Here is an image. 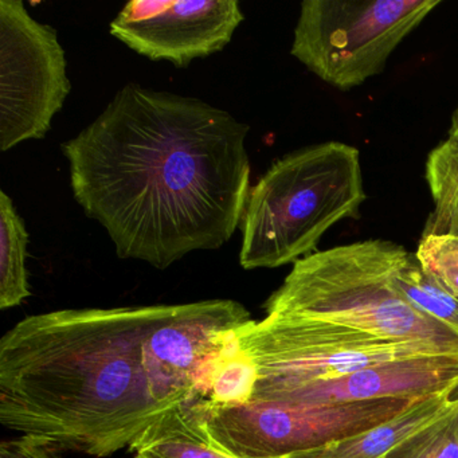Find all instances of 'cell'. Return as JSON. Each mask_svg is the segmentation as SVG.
Here are the masks:
<instances>
[{"label":"cell","mask_w":458,"mask_h":458,"mask_svg":"<svg viewBox=\"0 0 458 458\" xmlns=\"http://www.w3.org/2000/svg\"><path fill=\"white\" fill-rule=\"evenodd\" d=\"M238 348L253 361L250 401L366 367L425 356L458 355L423 340L393 339L318 318L267 315L234 332Z\"/></svg>","instance_id":"obj_5"},{"label":"cell","mask_w":458,"mask_h":458,"mask_svg":"<svg viewBox=\"0 0 458 458\" xmlns=\"http://www.w3.org/2000/svg\"><path fill=\"white\" fill-rule=\"evenodd\" d=\"M0 458H61L55 447L30 437L4 441L0 446Z\"/></svg>","instance_id":"obj_18"},{"label":"cell","mask_w":458,"mask_h":458,"mask_svg":"<svg viewBox=\"0 0 458 458\" xmlns=\"http://www.w3.org/2000/svg\"><path fill=\"white\" fill-rule=\"evenodd\" d=\"M393 284L415 310L458 332L457 297L423 269L415 253L401 245L394 259Z\"/></svg>","instance_id":"obj_14"},{"label":"cell","mask_w":458,"mask_h":458,"mask_svg":"<svg viewBox=\"0 0 458 458\" xmlns=\"http://www.w3.org/2000/svg\"><path fill=\"white\" fill-rule=\"evenodd\" d=\"M29 233L15 210L12 198L0 191V310L22 304L31 292L29 288Z\"/></svg>","instance_id":"obj_13"},{"label":"cell","mask_w":458,"mask_h":458,"mask_svg":"<svg viewBox=\"0 0 458 458\" xmlns=\"http://www.w3.org/2000/svg\"><path fill=\"white\" fill-rule=\"evenodd\" d=\"M243 21L237 0H132L111 34L143 57L186 68L224 50Z\"/></svg>","instance_id":"obj_9"},{"label":"cell","mask_w":458,"mask_h":458,"mask_svg":"<svg viewBox=\"0 0 458 458\" xmlns=\"http://www.w3.org/2000/svg\"><path fill=\"white\" fill-rule=\"evenodd\" d=\"M415 256L423 269L458 299V238L426 235L420 238Z\"/></svg>","instance_id":"obj_17"},{"label":"cell","mask_w":458,"mask_h":458,"mask_svg":"<svg viewBox=\"0 0 458 458\" xmlns=\"http://www.w3.org/2000/svg\"><path fill=\"white\" fill-rule=\"evenodd\" d=\"M131 450L133 458H238L210 438L190 399L168 410Z\"/></svg>","instance_id":"obj_12"},{"label":"cell","mask_w":458,"mask_h":458,"mask_svg":"<svg viewBox=\"0 0 458 458\" xmlns=\"http://www.w3.org/2000/svg\"><path fill=\"white\" fill-rule=\"evenodd\" d=\"M457 406L458 390L433 394L375 428L284 458H383L399 444L433 425Z\"/></svg>","instance_id":"obj_11"},{"label":"cell","mask_w":458,"mask_h":458,"mask_svg":"<svg viewBox=\"0 0 458 458\" xmlns=\"http://www.w3.org/2000/svg\"><path fill=\"white\" fill-rule=\"evenodd\" d=\"M168 305L29 316L0 340V423L55 450L109 457L183 403L152 360Z\"/></svg>","instance_id":"obj_2"},{"label":"cell","mask_w":458,"mask_h":458,"mask_svg":"<svg viewBox=\"0 0 458 458\" xmlns=\"http://www.w3.org/2000/svg\"><path fill=\"white\" fill-rule=\"evenodd\" d=\"M447 390H458V355L388 361L334 379L297 386L264 402H366L425 398Z\"/></svg>","instance_id":"obj_10"},{"label":"cell","mask_w":458,"mask_h":458,"mask_svg":"<svg viewBox=\"0 0 458 458\" xmlns=\"http://www.w3.org/2000/svg\"><path fill=\"white\" fill-rule=\"evenodd\" d=\"M420 399L249 401L214 410L200 409L194 401L192 404L210 438L230 454L238 458H284L375 428Z\"/></svg>","instance_id":"obj_7"},{"label":"cell","mask_w":458,"mask_h":458,"mask_svg":"<svg viewBox=\"0 0 458 458\" xmlns=\"http://www.w3.org/2000/svg\"><path fill=\"white\" fill-rule=\"evenodd\" d=\"M248 135L205 101L128 84L63 154L74 199L117 256L163 270L232 240L250 191Z\"/></svg>","instance_id":"obj_1"},{"label":"cell","mask_w":458,"mask_h":458,"mask_svg":"<svg viewBox=\"0 0 458 458\" xmlns=\"http://www.w3.org/2000/svg\"><path fill=\"white\" fill-rule=\"evenodd\" d=\"M426 181L433 198L434 210L423 229L426 235L458 238V139L439 143L426 160Z\"/></svg>","instance_id":"obj_15"},{"label":"cell","mask_w":458,"mask_h":458,"mask_svg":"<svg viewBox=\"0 0 458 458\" xmlns=\"http://www.w3.org/2000/svg\"><path fill=\"white\" fill-rule=\"evenodd\" d=\"M71 89L57 31L0 0V151L44 139Z\"/></svg>","instance_id":"obj_8"},{"label":"cell","mask_w":458,"mask_h":458,"mask_svg":"<svg viewBox=\"0 0 458 458\" xmlns=\"http://www.w3.org/2000/svg\"><path fill=\"white\" fill-rule=\"evenodd\" d=\"M449 136L458 139V108L457 111L454 112V114H453L452 127H450Z\"/></svg>","instance_id":"obj_19"},{"label":"cell","mask_w":458,"mask_h":458,"mask_svg":"<svg viewBox=\"0 0 458 458\" xmlns=\"http://www.w3.org/2000/svg\"><path fill=\"white\" fill-rule=\"evenodd\" d=\"M398 246L369 240L299 259L265 302L267 315L318 318L377 336L423 340L458 353V332L415 310L394 286Z\"/></svg>","instance_id":"obj_4"},{"label":"cell","mask_w":458,"mask_h":458,"mask_svg":"<svg viewBox=\"0 0 458 458\" xmlns=\"http://www.w3.org/2000/svg\"><path fill=\"white\" fill-rule=\"evenodd\" d=\"M439 0H305L291 55L340 90L382 73L402 41Z\"/></svg>","instance_id":"obj_6"},{"label":"cell","mask_w":458,"mask_h":458,"mask_svg":"<svg viewBox=\"0 0 458 458\" xmlns=\"http://www.w3.org/2000/svg\"><path fill=\"white\" fill-rule=\"evenodd\" d=\"M364 200L355 147L328 141L276 160L249 191L241 267L275 269L310 256L334 225L359 218Z\"/></svg>","instance_id":"obj_3"},{"label":"cell","mask_w":458,"mask_h":458,"mask_svg":"<svg viewBox=\"0 0 458 458\" xmlns=\"http://www.w3.org/2000/svg\"><path fill=\"white\" fill-rule=\"evenodd\" d=\"M383 458H458V406Z\"/></svg>","instance_id":"obj_16"}]
</instances>
